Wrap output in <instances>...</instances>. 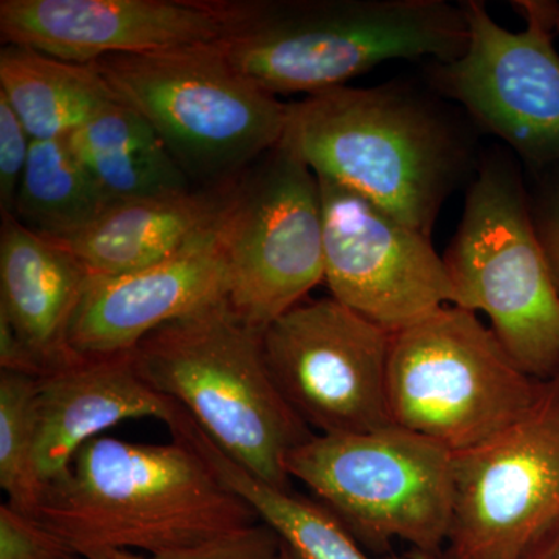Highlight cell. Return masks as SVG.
Wrapping results in <instances>:
<instances>
[{
    "instance_id": "11",
    "label": "cell",
    "mask_w": 559,
    "mask_h": 559,
    "mask_svg": "<svg viewBox=\"0 0 559 559\" xmlns=\"http://www.w3.org/2000/svg\"><path fill=\"white\" fill-rule=\"evenodd\" d=\"M559 518V371L513 425L454 454V510L443 554L520 559Z\"/></svg>"
},
{
    "instance_id": "16",
    "label": "cell",
    "mask_w": 559,
    "mask_h": 559,
    "mask_svg": "<svg viewBox=\"0 0 559 559\" xmlns=\"http://www.w3.org/2000/svg\"><path fill=\"white\" fill-rule=\"evenodd\" d=\"M176 406L145 381L132 352L75 353L36 378V471L43 492L68 473L87 441L128 419L154 418L167 425Z\"/></svg>"
},
{
    "instance_id": "14",
    "label": "cell",
    "mask_w": 559,
    "mask_h": 559,
    "mask_svg": "<svg viewBox=\"0 0 559 559\" xmlns=\"http://www.w3.org/2000/svg\"><path fill=\"white\" fill-rule=\"evenodd\" d=\"M246 2L210 0H2L3 46L91 64L110 55L223 43Z\"/></svg>"
},
{
    "instance_id": "7",
    "label": "cell",
    "mask_w": 559,
    "mask_h": 559,
    "mask_svg": "<svg viewBox=\"0 0 559 559\" xmlns=\"http://www.w3.org/2000/svg\"><path fill=\"white\" fill-rule=\"evenodd\" d=\"M348 532L371 550L404 540L447 549L454 510V452L392 425L359 433H314L285 462Z\"/></svg>"
},
{
    "instance_id": "12",
    "label": "cell",
    "mask_w": 559,
    "mask_h": 559,
    "mask_svg": "<svg viewBox=\"0 0 559 559\" xmlns=\"http://www.w3.org/2000/svg\"><path fill=\"white\" fill-rule=\"evenodd\" d=\"M392 334L333 297L304 300L263 333L264 358L283 399L323 436L392 426Z\"/></svg>"
},
{
    "instance_id": "18",
    "label": "cell",
    "mask_w": 559,
    "mask_h": 559,
    "mask_svg": "<svg viewBox=\"0 0 559 559\" xmlns=\"http://www.w3.org/2000/svg\"><path fill=\"white\" fill-rule=\"evenodd\" d=\"M227 186L114 201L86 229L51 241L72 252L91 277L145 270L215 231Z\"/></svg>"
},
{
    "instance_id": "30",
    "label": "cell",
    "mask_w": 559,
    "mask_h": 559,
    "mask_svg": "<svg viewBox=\"0 0 559 559\" xmlns=\"http://www.w3.org/2000/svg\"><path fill=\"white\" fill-rule=\"evenodd\" d=\"M280 559H294V558L290 557V554H289L288 549H286V547L283 546L282 558H280Z\"/></svg>"
},
{
    "instance_id": "17",
    "label": "cell",
    "mask_w": 559,
    "mask_h": 559,
    "mask_svg": "<svg viewBox=\"0 0 559 559\" xmlns=\"http://www.w3.org/2000/svg\"><path fill=\"white\" fill-rule=\"evenodd\" d=\"M87 278L68 249L22 226L13 215L2 216L0 318L31 352L39 377L75 355L69 348V329Z\"/></svg>"
},
{
    "instance_id": "13",
    "label": "cell",
    "mask_w": 559,
    "mask_h": 559,
    "mask_svg": "<svg viewBox=\"0 0 559 559\" xmlns=\"http://www.w3.org/2000/svg\"><path fill=\"white\" fill-rule=\"evenodd\" d=\"M331 297L396 334L447 305L454 286L428 235L347 187L319 178Z\"/></svg>"
},
{
    "instance_id": "31",
    "label": "cell",
    "mask_w": 559,
    "mask_h": 559,
    "mask_svg": "<svg viewBox=\"0 0 559 559\" xmlns=\"http://www.w3.org/2000/svg\"><path fill=\"white\" fill-rule=\"evenodd\" d=\"M558 28H559V22H558Z\"/></svg>"
},
{
    "instance_id": "8",
    "label": "cell",
    "mask_w": 559,
    "mask_h": 559,
    "mask_svg": "<svg viewBox=\"0 0 559 559\" xmlns=\"http://www.w3.org/2000/svg\"><path fill=\"white\" fill-rule=\"evenodd\" d=\"M530 377L477 312L447 305L392 334L388 403L392 425L457 452L513 425L538 399Z\"/></svg>"
},
{
    "instance_id": "5",
    "label": "cell",
    "mask_w": 559,
    "mask_h": 559,
    "mask_svg": "<svg viewBox=\"0 0 559 559\" xmlns=\"http://www.w3.org/2000/svg\"><path fill=\"white\" fill-rule=\"evenodd\" d=\"M91 66L202 189L234 182L285 138L289 105L241 75L221 43L110 55Z\"/></svg>"
},
{
    "instance_id": "20",
    "label": "cell",
    "mask_w": 559,
    "mask_h": 559,
    "mask_svg": "<svg viewBox=\"0 0 559 559\" xmlns=\"http://www.w3.org/2000/svg\"><path fill=\"white\" fill-rule=\"evenodd\" d=\"M68 140L110 200H142L193 190L154 128L124 103H110Z\"/></svg>"
},
{
    "instance_id": "29",
    "label": "cell",
    "mask_w": 559,
    "mask_h": 559,
    "mask_svg": "<svg viewBox=\"0 0 559 559\" xmlns=\"http://www.w3.org/2000/svg\"><path fill=\"white\" fill-rule=\"evenodd\" d=\"M407 559H451L440 551V554H425V551L409 550L406 554Z\"/></svg>"
},
{
    "instance_id": "4",
    "label": "cell",
    "mask_w": 559,
    "mask_h": 559,
    "mask_svg": "<svg viewBox=\"0 0 559 559\" xmlns=\"http://www.w3.org/2000/svg\"><path fill=\"white\" fill-rule=\"evenodd\" d=\"M151 388L187 411L235 462L271 487L290 491L286 457L314 436L283 399L263 334L226 299L151 333L134 349Z\"/></svg>"
},
{
    "instance_id": "23",
    "label": "cell",
    "mask_w": 559,
    "mask_h": 559,
    "mask_svg": "<svg viewBox=\"0 0 559 559\" xmlns=\"http://www.w3.org/2000/svg\"><path fill=\"white\" fill-rule=\"evenodd\" d=\"M36 443V378L0 370V487L11 507L28 514L43 496Z\"/></svg>"
},
{
    "instance_id": "1",
    "label": "cell",
    "mask_w": 559,
    "mask_h": 559,
    "mask_svg": "<svg viewBox=\"0 0 559 559\" xmlns=\"http://www.w3.org/2000/svg\"><path fill=\"white\" fill-rule=\"evenodd\" d=\"M32 516L80 559L197 546L259 522L248 503L182 441H87L44 489Z\"/></svg>"
},
{
    "instance_id": "3",
    "label": "cell",
    "mask_w": 559,
    "mask_h": 559,
    "mask_svg": "<svg viewBox=\"0 0 559 559\" xmlns=\"http://www.w3.org/2000/svg\"><path fill=\"white\" fill-rule=\"evenodd\" d=\"M468 35L463 7L443 0H264L246 2L221 47L241 75L277 97L345 86L385 61L451 62Z\"/></svg>"
},
{
    "instance_id": "22",
    "label": "cell",
    "mask_w": 559,
    "mask_h": 559,
    "mask_svg": "<svg viewBox=\"0 0 559 559\" xmlns=\"http://www.w3.org/2000/svg\"><path fill=\"white\" fill-rule=\"evenodd\" d=\"M112 202L68 138L33 140L11 215L49 240H64L86 229Z\"/></svg>"
},
{
    "instance_id": "9",
    "label": "cell",
    "mask_w": 559,
    "mask_h": 559,
    "mask_svg": "<svg viewBox=\"0 0 559 559\" xmlns=\"http://www.w3.org/2000/svg\"><path fill=\"white\" fill-rule=\"evenodd\" d=\"M215 238L226 270L227 305L263 334L325 282L314 173L280 143L227 186Z\"/></svg>"
},
{
    "instance_id": "25",
    "label": "cell",
    "mask_w": 559,
    "mask_h": 559,
    "mask_svg": "<svg viewBox=\"0 0 559 559\" xmlns=\"http://www.w3.org/2000/svg\"><path fill=\"white\" fill-rule=\"evenodd\" d=\"M0 559H80L32 514L0 507Z\"/></svg>"
},
{
    "instance_id": "10",
    "label": "cell",
    "mask_w": 559,
    "mask_h": 559,
    "mask_svg": "<svg viewBox=\"0 0 559 559\" xmlns=\"http://www.w3.org/2000/svg\"><path fill=\"white\" fill-rule=\"evenodd\" d=\"M462 7L468 46L457 60L437 62V86L528 164H559L558 3L514 2L525 20L521 32L500 27L484 2Z\"/></svg>"
},
{
    "instance_id": "6",
    "label": "cell",
    "mask_w": 559,
    "mask_h": 559,
    "mask_svg": "<svg viewBox=\"0 0 559 559\" xmlns=\"http://www.w3.org/2000/svg\"><path fill=\"white\" fill-rule=\"evenodd\" d=\"M455 307L487 316L489 329L536 380L559 371V288L518 171L481 168L443 257Z\"/></svg>"
},
{
    "instance_id": "28",
    "label": "cell",
    "mask_w": 559,
    "mask_h": 559,
    "mask_svg": "<svg viewBox=\"0 0 559 559\" xmlns=\"http://www.w3.org/2000/svg\"><path fill=\"white\" fill-rule=\"evenodd\" d=\"M520 559H559V518L533 538Z\"/></svg>"
},
{
    "instance_id": "26",
    "label": "cell",
    "mask_w": 559,
    "mask_h": 559,
    "mask_svg": "<svg viewBox=\"0 0 559 559\" xmlns=\"http://www.w3.org/2000/svg\"><path fill=\"white\" fill-rule=\"evenodd\" d=\"M33 139L5 97L0 95V210L11 215Z\"/></svg>"
},
{
    "instance_id": "27",
    "label": "cell",
    "mask_w": 559,
    "mask_h": 559,
    "mask_svg": "<svg viewBox=\"0 0 559 559\" xmlns=\"http://www.w3.org/2000/svg\"><path fill=\"white\" fill-rule=\"evenodd\" d=\"M536 227L559 288V183Z\"/></svg>"
},
{
    "instance_id": "21",
    "label": "cell",
    "mask_w": 559,
    "mask_h": 559,
    "mask_svg": "<svg viewBox=\"0 0 559 559\" xmlns=\"http://www.w3.org/2000/svg\"><path fill=\"white\" fill-rule=\"evenodd\" d=\"M0 95L33 140L68 138L117 102L91 64H75L28 47L0 50Z\"/></svg>"
},
{
    "instance_id": "15",
    "label": "cell",
    "mask_w": 559,
    "mask_h": 559,
    "mask_svg": "<svg viewBox=\"0 0 559 559\" xmlns=\"http://www.w3.org/2000/svg\"><path fill=\"white\" fill-rule=\"evenodd\" d=\"M226 299L215 231L178 255L130 274L87 278L68 344L80 355L134 352L167 323Z\"/></svg>"
},
{
    "instance_id": "2",
    "label": "cell",
    "mask_w": 559,
    "mask_h": 559,
    "mask_svg": "<svg viewBox=\"0 0 559 559\" xmlns=\"http://www.w3.org/2000/svg\"><path fill=\"white\" fill-rule=\"evenodd\" d=\"M282 143L319 178L347 187L428 237L466 160L450 121L393 84L307 95L289 105Z\"/></svg>"
},
{
    "instance_id": "19",
    "label": "cell",
    "mask_w": 559,
    "mask_h": 559,
    "mask_svg": "<svg viewBox=\"0 0 559 559\" xmlns=\"http://www.w3.org/2000/svg\"><path fill=\"white\" fill-rule=\"evenodd\" d=\"M173 439L198 452L224 484L240 496L257 518L270 525L294 559H371L348 528L318 500L271 487L221 450L201 426L176 407L167 423ZM384 559H404L389 555Z\"/></svg>"
},
{
    "instance_id": "24",
    "label": "cell",
    "mask_w": 559,
    "mask_h": 559,
    "mask_svg": "<svg viewBox=\"0 0 559 559\" xmlns=\"http://www.w3.org/2000/svg\"><path fill=\"white\" fill-rule=\"evenodd\" d=\"M282 549L283 543L277 533L270 525L259 521L249 527L205 540L197 546L160 554L121 551L106 559H280Z\"/></svg>"
}]
</instances>
